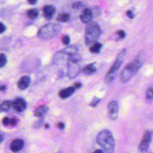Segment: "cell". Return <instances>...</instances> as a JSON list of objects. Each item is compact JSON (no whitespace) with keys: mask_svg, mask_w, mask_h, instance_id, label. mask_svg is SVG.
I'll list each match as a JSON object with an SVG mask.
<instances>
[{"mask_svg":"<svg viewBox=\"0 0 153 153\" xmlns=\"http://www.w3.org/2000/svg\"><path fill=\"white\" fill-rule=\"evenodd\" d=\"M144 62L143 53H139L135 59L131 62L128 63L124 67L120 75V81L125 83L129 81L131 78L136 74L142 66Z\"/></svg>","mask_w":153,"mask_h":153,"instance_id":"1","label":"cell"},{"mask_svg":"<svg viewBox=\"0 0 153 153\" xmlns=\"http://www.w3.org/2000/svg\"><path fill=\"white\" fill-rule=\"evenodd\" d=\"M96 140L105 152H114L115 140L110 130L104 129L100 131L97 135Z\"/></svg>","mask_w":153,"mask_h":153,"instance_id":"2","label":"cell"},{"mask_svg":"<svg viewBox=\"0 0 153 153\" xmlns=\"http://www.w3.org/2000/svg\"><path fill=\"white\" fill-rule=\"evenodd\" d=\"M85 29V42L87 45H91L97 41L101 34L99 26L95 22L87 23Z\"/></svg>","mask_w":153,"mask_h":153,"instance_id":"3","label":"cell"},{"mask_svg":"<svg viewBox=\"0 0 153 153\" xmlns=\"http://www.w3.org/2000/svg\"><path fill=\"white\" fill-rule=\"evenodd\" d=\"M62 29L61 26L56 23H48L42 26L38 32V36L42 39H51L57 36Z\"/></svg>","mask_w":153,"mask_h":153,"instance_id":"4","label":"cell"},{"mask_svg":"<svg viewBox=\"0 0 153 153\" xmlns=\"http://www.w3.org/2000/svg\"><path fill=\"white\" fill-rule=\"evenodd\" d=\"M127 50L123 49L117 56L115 61L113 63L109 71L107 72L105 77V82L106 84H109L114 79L119 68L121 67L123 62V59L126 54Z\"/></svg>","mask_w":153,"mask_h":153,"instance_id":"5","label":"cell"},{"mask_svg":"<svg viewBox=\"0 0 153 153\" xmlns=\"http://www.w3.org/2000/svg\"><path fill=\"white\" fill-rule=\"evenodd\" d=\"M152 139V131L148 130L144 133L143 137L138 146V149L140 153H146L149 148Z\"/></svg>","mask_w":153,"mask_h":153,"instance_id":"6","label":"cell"},{"mask_svg":"<svg viewBox=\"0 0 153 153\" xmlns=\"http://www.w3.org/2000/svg\"><path fill=\"white\" fill-rule=\"evenodd\" d=\"M67 75L71 78H74L78 75L81 71V68L78 62L67 61Z\"/></svg>","mask_w":153,"mask_h":153,"instance_id":"7","label":"cell"},{"mask_svg":"<svg viewBox=\"0 0 153 153\" xmlns=\"http://www.w3.org/2000/svg\"><path fill=\"white\" fill-rule=\"evenodd\" d=\"M108 114L110 119L115 120L118 115V103L116 100L111 101L108 105Z\"/></svg>","mask_w":153,"mask_h":153,"instance_id":"8","label":"cell"},{"mask_svg":"<svg viewBox=\"0 0 153 153\" xmlns=\"http://www.w3.org/2000/svg\"><path fill=\"white\" fill-rule=\"evenodd\" d=\"M11 106L17 112H23L26 109L27 103L24 99L17 97L11 102Z\"/></svg>","mask_w":153,"mask_h":153,"instance_id":"9","label":"cell"},{"mask_svg":"<svg viewBox=\"0 0 153 153\" xmlns=\"http://www.w3.org/2000/svg\"><path fill=\"white\" fill-rule=\"evenodd\" d=\"M24 145L25 142L23 140L17 138L11 142L10 144V149L13 152H17L23 149Z\"/></svg>","mask_w":153,"mask_h":153,"instance_id":"10","label":"cell"},{"mask_svg":"<svg viewBox=\"0 0 153 153\" xmlns=\"http://www.w3.org/2000/svg\"><path fill=\"white\" fill-rule=\"evenodd\" d=\"M42 13L45 19L50 20L55 13V8L51 5H45L42 8Z\"/></svg>","mask_w":153,"mask_h":153,"instance_id":"11","label":"cell"},{"mask_svg":"<svg viewBox=\"0 0 153 153\" xmlns=\"http://www.w3.org/2000/svg\"><path fill=\"white\" fill-rule=\"evenodd\" d=\"M93 17V13L91 10L90 8L84 9L79 16L81 21L84 23H88L91 22Z\"/></svg>","mask_w":153,"mask_h":153,"instance_id":"12","label":"cell"},{"mask_svg":"<svg viewBox=\"0 0 153 153\" xmlns=\"http://www.w3.org/2000/svg\"><path fill=\"white\" fill-rule=\"evenodd\" d=\"M30 83V78L29 76L25 75L22 76L17 82V87L20 90H25L28 87Z\"/></svg>","mask_w":153,"mask_h":153,"instance_id":"13","label":"cell"},{"mask_svg":"<svg viewBox=\"0 0 153 153\" xmlns=\"http://www.w3.org/2000/svg\"><path fill=\"white\" fill-rule=\"evenodd\" d=\"M67 57L68 58L69 56L66 54H65L62 50H60L54 55L53 61H54V63L57 65L61 64L63 63L65 61L68 60Z\"/></svg>","mask_w":153,"mask_h":153,"instance_id":"14","label":"cell"},{"mask_svg":"<svg viewBox=\"0 0 153 153\" xmlns=\"http://www.w3.org/2000/svg\"><path fill=\"white\" fill-rule=\"evenodd\" d=\"M75 91L74 87H69L61 90L59 93V96L61 99H66L71 96Z\"/></svg>","mask_w":153,"mask_h":153,"instance_id":"15","label":"cell"},{"mask_svg":"<svg viewBox=\"0 0 153 153\" xmlns=\"http://www.w3.org/2000/svg\"><path fill=\"white\" fill-rule=\"evenodd\" d=\"M49 108L46 105L39 106L34 111V115L36 117H42L48 111Z\"/></svg>","mask_w":153,"mask_h":153,"instance_id":"16","label":"cell"},{"mask_svg":"<svg viewBox=\"0 0 153 153\" xmlns=\"http://www.w3.org/2000/svg\"><path fill=\"white\" fill-rule=\"evenodd\" d=\"M82 72L87 75H90L94 73L96 71V68L94 66V63L88 64L85 66L82 70Z\"/></svg>","mask_w":153,"mask_h":153,"instance_id":"17","label":"cell"},{"mask_svg":"<svg viewBox=\"0 0 153 153\" xmlns=\"http://www.w3.org/2000/svg\"><path fill=\"white\" fill-rule=\"evenodd\" d=\"M62 51L66 54V55H68V56L74 54L75 53H76L78 51V48L76 46L74 45H70V46H68L66 48H63V50H62Z\"/></svg>","mask_w":153,"mask_h":153,"instance_id":"18","label":"cell"},{"mask_svg":"<svg viewBox=\"0 0 153 153\" xmlns=\"http://www.w3.org/2000/svg\"><path fill=\"white\" fill-rule=\"evenodd\" d=\"M102 47V44L96 41L91 45L89 48V51L91 53H98L100 52Z\"/></svg>","mask_w":153,"mask_h":153,"instance_id":"19","label":"cell"},{"mask_svg":"<svg viewBox=\"0 0 153 153\" xmlns=\"http://www.w3.org/2000/svg\"><path fill=\"white\" fill-rule=\"evenodd\" d=\"M11 106V102L8 100H4L0 103V111H7Z\"/></svg>","mask_w":153,"mask_h":153,"instance_id":"20","label":"cell"},{"mask_svg":"<svg viewBox=\"0 0 153 153\" xmlns=\"http://www.w3.org/2000/svg\"><path fill=\"white\" fill-rule=\"evenodd\" d=\"M69 19H70V16L68 13H63L59 14L57 16L56 20L59 22H66L69 21Z\"/></svg>","mask_w":153,"mask_h":153,"instance_id":"21","label":"cell"},{"mask_svg":"<svg viewBox=\"0 0 153 153\" xmlns=\"http://www.w3.org/2000/svg\"><path fill=\"white\" fill-rule=\"evenodd\" d=\"M39 14V12L37 9L36 8H32L27 11L26 15L27 17H29L30 19H35L38 17Z\"/></svg>","mask_w":153,"mask_h":153,"instance_id":"22","label":"cell"},{"mask_svg":"<svg viewBox=\"0 0 153 153\" xmlns=\"http://www.w3.org/2000/svg\"><path fill=\"white\" fill-rule=\"evenodd\" d=\"M81 59H82V57H81V55L76 53H75L74 54H72V55L69 56L68 59V60L71 61V62H73L79 63V62H80L81 60Z\"/></svg>","mask_w":153,"mask_h":153,"instance_id":"23","label":"cell"},{"mask_svg":"<svg viewBox=\"0 0 153 153\" xmlns=\"http://www.w3.org/2000/svg\"><path fill=\"white\" fill-rule=\"evenodd\" d=\"M146 99L148 102L152 100V87H151L148 88L146 92Z\"/></svg>","mask_w":153,"mask_h":153,"instance_id":"24","label":"cell"},{"mask_svg":"<svg viewBox=\"0 0 153 153\" xmlns=\"http://www.w3.org/2000/svg\"><path fill=\"white\" fill-rule=\"evenodd\" d=\"M44 119L43 118H41L39 120H36L33 124V127L34 128H40L44 124Z\"/></svg>","mask_w":153,"mask_h":153,"instance_id":"25","label":"cell"},{"mask_svg":"<svg viewBox=\"0 0 153 153\" xmlns=\"http://www.w3.org/2000/svg\"><path fill=\"white\" fill-rule=\"evenodd\" d=\"M7 57L3 53L0 54V68L3 67L7 63Z\"/></svg>","mask_w":153,"mask_h":153,"instance_id":"26","label":"cell"},{"mask_svg":"<svg viewBox=\"0 0 153 153\" xmlns=\"http://www.w3.org/2000/svg\"><path fill=\"white\" fill-rule=\"evenodd\" d=\"M101 100V99L100 98L96 97H94L93 99H92V100L90 102L89 105L91 107H95L97 105V104L99 103V102Z\"/></svg>","mask_w":153,"mask_h":153,"instance_id":"27","label":"cell"},{"mask_svg":"<svg viewBox=\"0 0 153 153\" xmlns=\"http://www.w3.org/2000/svg\"><path fill=\"white\" fill-rule=\"evenodd\" d=\"M62 42H63V44L64 45H68L69 43L70 42V38L69 37L68 35H64L62 38Z\"/></svg>","mask_w":153,"mask_h":153,"instance_id":"28","label":"cell"},{"mask_svg":"<svg viewBox=\"0 0 153 153\" xmlns=\"http://www.w3.org/2000/svg\"><path fill=\"white\" fill-rule=\"evenodd\" d=\"M82 7H83V4L81 2H76L74 3L72 5V8L74 9H76V10L80 9Z\"/></svg>","mask_w":153,"mask_h":153,"instance_id":"29","label":"cell"},{"mask_svg":"<svg viewBox=\"0 0 153 153\" xmlns=\"http://www.w3.org/2000/svg\"><path fill=\"white\" fill-rule=\"evenodd\" d=\"M116 35L120 39H123L126 36L125 32L123 30H119L116 32Z\"/></svg>","mask_w":153,"mask_h":153,"instance_id":"30","label":"cell"},{"mask_svg":"<svg viewBox=\"0 0 153 153\" xmlns=\"http://www.w3.org/2000/svg\"><path fill=\"white\" fill-rule=\"evenodd\" d=\"M17 124V119L16 117H13L11 118H10V123L9 126L14 127L16 126Z\"/></svg>","mask_w":153,"mask_h":153,"instance_id":"31","label":"cell"},{"mask_svg":"<svg viewBox=\"0 0 153 153\" xmlns=\"http://www.w3.org/2000/svg\"><path fill=\"white\" fill-rule=\"evenodd\" d=\"M9 123H10V118L8 117H5L3 118V119L2 120V123L4 126H9Z\"/></svg>","mask_w":153,"mask_h":153,"instance_id":"32","label":"cell"},{"mask_svg":"<svg viewBox=\"0 0 153 153\" xmlns=\"http://www.w3.org/2000/svg\"><path fill=\"white\" fill-rule=\"evenodd\" d=\"M126 16L129 18V19H133L134 17V14H133L132 11L131 10H128L126 12Z\"/></svg>","mask_w":153,"mask_h":153,"instance_id":"33","label":"cell"},{"mask_svg":"<svg viewBox=\"0 0 153 153\" xmlns=\"http://www.w3.org/2000/svg\"><path fill=\"white\" fill-rule=\"evenodd\" d=\"M5 29L6 28H5V25L2 23L0 22V33H3L5 30Z\"/></svg>","mask_w":153,"mask_h":153,"instance_id":"34","label":"cell"},{"mask_svg":"<svg viewBox=\"0 0 153 153\" xmlns=\"http://www.w3.org/2000/svg\"><path fill=\"white\" fill-rule=\"evenodd\" d=\"M57 127L60 129V130H62L65 128V124L62 122H59L58 124H57Z\"/></svg>","mask_w":153,"mask_h":153,"instance_id":"35","label":"cell"},{"mask_svg":"<svg viewBox=\"0 0 153 153\" xmlns=\"http://www.w3.org/2000/svg\"><path fill=\"white\" fill-rule=\"evenodd\" d=\"M27 1L29 4L34 5L38 2V0H27Z\"/></svg>","mask_w":153,"mask_h":153,"instance_id":"36","label":"cell"},{"mask_svg":"<svg viewBox=\"0 0 153 153\" xmlns=\"http://www.w3.org/2000/svg\"><path fill=\"white\" fill-rule=\"evenodd\" d=\"M81 85H82L81 83H80V82H76V83H75V84H74V87L75 89H76V88H80V87H81Z\"/></svg>","mask_w":153,"mask_h":153,"instance_id":"37","label":"cell"},{"mask_svg":"<svg viewBox=\"0 0 153 153\" xmlns=\"http://www.w3.org/2000/svg\"><path fill=\"white\" fill-rule=\"evenodd\" d=\"M6 88H7V86H6V85H1V86H0V91H4V90H5Z\"/></svg>","mask_w":153,"mask_h":153,"instance_id":"38","label":"cell"},{"mask_svg":"<svg viewBox=\"0 0 153 153\" xmlns=\"http://www.w3.org/2000/svg\"><path fill=\"white\" fill-rule=\"evenodd\" d=\"M93 153H105V152L101 149H96L93 152Z\"/></svg>","mask_w":153,"mask_h":153,"instance_id":"39","label":"cell"},{"mask_svg":"<svg viewBox=\"0 0 153 153\" xmlns=\"http://www.w3.org/2000/svg\"><path fill=\"white\" fill-rule=\"evenodd\" d=\"M2 140H3V136L0 134V143H1Z\"/></svg>","mask_w":153,"mask_h":153,"instance_id":"40","label":"cell"},{"mask_svg":"<svg viewBox=\"0 0 153 153\" xmlns=\"http://www.w3.org/2000/svg\"><path fill=\"white\" fill-rule=\"evenodd\" d=\"M44 126H45V128H48L49 127V125H48V124H45L44 125Z\"/></svg>","mask_w":153,"mask_h":153,"instance_id":"41","label":"cell"},{"mask_svg":"<svg viewBox=\"0 0 153 153\" xmlns=\"http://www.w3.org/2000/svg\"><path fill=\"white\" fill-rule=\"evenodd\" d=\"M57 153H63L62 151H59V152H57Z\"/></svg>","mask_w":153,"mask_h":153,"instance_id":"42","label":"cell"}]
</instances>
